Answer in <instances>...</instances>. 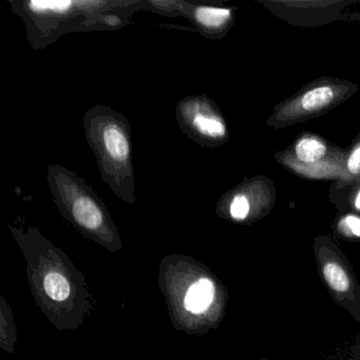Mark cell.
I'll return each instance as SVG.
<instances>
[{
  "label": "cell",
  "mask_w": 360,
  "mask_h": 360,
  "mask_svg": "<svg viewBox=\"0 0 360 360\" xmlns=\"http://www.w3.org/2000/svg\"><path fill=\"white\" fill-rule=\"evenodd\" d=\"M51 198L63 217L85 235L106 244L120 243L115 225L103 200L84 179L60 164L48 167Z\"/></svg>",
  "instance_id": "cell-2"
},
{
  "label": "cell",
  "mask_w": 360,
  "mask_h": 360,
  "mask_svg": "<svg viewBox=\"0 0 360 360\" xmlns=\"http://www.w3.org/2000/svg\"><path fill=\"white\" fill-rule=\"evenodd\" d=\"M235 8L193 6L181 1L180 15L191 20L195 30L208 39H220L235 22Z\"/></svg>",
  "instance_id": "cell-8"
},
{
  "label": "cell",
  "mask_w": 360,
  "mask_h": 360,
  "mask_svg": "<svg viewBox=\"0 0 360 360\" xmlns=\"http://www.w3.org/2000/svg\"><path fill=\"white\" fill-rule=\"evenodd\" d=\"M334 147L319 134L303 132L282 153L276 155L279 163L299 176H307L309 169L326 165L334 157Z\"/></svg>",
  "instance_id": "cell-7"
},
{
  "label": "cell",
  "mask_w": 360,
  "mask_h": 360,
  "mask_svg": "<svg viewBox=\"0 0 360 360\" xmlns=\"http://www.w3.org/2000/svg\"><path fill=\"white\" fill-rule=\"evenodd\" d=\"M176 117L181 131L200 146L217 148L229 142L226 120L206 94L182 98L176 105Z\"/></svg>",
  "instance_id": "cell-5"
},
{
  "label": "cell",
  "mask_w": 360,
  "mask_h": 360,
  "mask_svg": "<svg viewBox=\"0 0 360 360\" xmlns=\"http://www.w3.org/2000/svg\"><path fill=\"white\" fill-rule=\"evenodd\" d=\"M214 297V283L207 278H204L189 288L185 297V307L191 313L202 314L212 304Z\"/></svg>",
  "instance_id": "cell-10"
},
{
  "label": "cell",
  "mask_w": 360,
  "mask_h": 360,
  "mask_svg": "<svg viewBox=\"0 0 360 360\" xmlns=\"http://www.w3.org/2000/svg\"><path fill=\"white\" fill-rule=\"evenodd\" d=\"M345 172V176L342 179H354L360 176V132L354 139L351 148L347 153Z\"/></svg>",
  "instance_id": "cell-13"
},
{
  "label": "cell",
  "mask_w": 360,
  "mask_h": 360,
  "mask_svg": "<svg viewBox=\"0 0 360 360\" xmlns=\"http://www.w3.org/2000/svg\"><path fill=\"white\" fill-rule=\"evenodd\" d=\"M83 125L103 182L122 201L136 203L131 128L127 117L110 107L96 105L84 115Z\"/></svg>",
  "instance_id": "cell-1"
},
{
  "label": "cell",
  "mask_w": 360,
  "mask_h": 360,
  "mask_svg": "<svg viewBox=\"0 0 360 360\" xmlns=\"http://www.w3.org/2000/svg\"><path fill=\"white\" fill-rule=\"evenodd\" d=\"M44 290L50 298L56 301H64L69 298L71 286L67 278L60 274H48L44 279Z\"/></svg>",
  "instance_id": "cell-12"
},
{
  "label": "cell",
  "mask_w": 360,
  "mask_h": 360,
  "mask_svg": "<svg viewBox=\"0 0 360 360\" xmlns=\"http://www.w3.org/2000/svg\"><path fill=\"white\" fill-rule=\"evenodd\" d=\"M357 90L356 84L337 77L314 79L279 103L267 120V126L281 129L321 117L343 104Z\"/></svg>",
  "instance_id": "cell-4"
},
{
  "label": "cell",
  "mask_w": 360,
  "mask_h": 360,
  "mask_svg": "<svg viewBox=\"0 0 360 360\" xmlns=\"http://www.w3.org/2000/svg\"><path fill=\"white\" fill-rule=\"evenodd\" d=\"M330 198L335 204H347L355 214H360V176L354 179H341L333 183Z\"/></svg>",
  "instance_id": "cell-9"
},
{
  "label": "cell",
  "mask_w": 360,
  "mask_h": 360,
  "mask_svg": "<svg viewBox=\"0 0 360 360\" xmlns=\"http://www.w3.org/2000/svg\"><path fill=\"white\" fill-rule=\"evenodd\" d=\"M276 201L275 184L265 176L244 179L219 200L217 212L236 222L262 218Z\"/></svg>",
  "instance_id": "cell-6"
},
{
  "label": "cell",
  "mask_w": 360,
  "mask_h": 360,
  "mask_svg": "<svg viewBox=\"0 0 360 360\" xmlns=\"http://www.w3.org/2000/svg\"><path fill=\"white\" fill-rule=\"evenodd\" d=\"M322 274L328 285L334 292L345 294L352 290V281L347 269L336 259H324Z\"/></svg>",
  "instance_id": "cell-11"
},
{
  "label": "cell",
  "mask_w": 360,
  "mask_h": 360,
  "mask_svg": "<svg viewBox=\"0 0 360 360\" xmlns=\"http://www.w3.org/2000/svg\"><path fill=\"white\" fill-rule=\"evenodd\" d=\"M117 1H11L13 12L26 25L29 43L35 50L56 43L65 33L82 31L86 20L117 7Z\"/></svg>",
  "instance_id": "cell-3"
},
{
  "label": "cell",
  "mask_w": 360,
  "mask_h": 360,
  "mask_svg": "<svg viewBox=\"0 0 360 360\" xmlns=\"http://www.w3.org/2000/svg\"><path fill=\"white\" fill-rule=\"evenodd\" d=\"M338 231L343 235L360 238V216L355 212H347L338 219Z\"/></svg>",
  "instance_id": "cell-14"
}]
</instances>
